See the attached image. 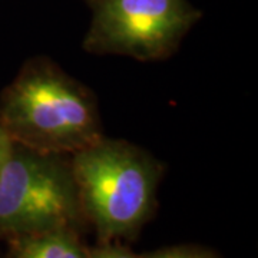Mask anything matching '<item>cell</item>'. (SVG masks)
Listing matches in <instances>:
<instances>
[{
    "label": "cell",
    "instance_id": "52a82bcc",
    "mask_svg": "<svg viewBox=\"0 0 258 258\" xmlns=\"http://www.w3.org/2000/svg\"><path fill=\"white\" fill-rule=\"evenodd\" d=\"M89 252L91 258H145L144 254H137L116 241L99 242V245L89 248Z\"/></svg>",
    "mask_w": 258,
    "mask_h": 258
},
{
    "label": "cell",
    "instance_id": "3957f363",
    "mask_svg": "<svg viewBox=\"0 0 258 258\" xmlns=\"http://www.w3.org/2000/svg\"><path fill=\"white\" fill-rule=\"evenodd\" d=\"M71 155L13 142L0 174V238L86 225Z\"/></svg>",
    "mask_w": 258,
    "mask_h": 258
},
{
    "label": "cell",
    "instance_id": "7a4b0ae2",
    "mask_svg": "<svg viewBox=\"0 0 258 258\" xmlns=\"http://www.w3.org/2000/svg\"><path fill=\"white\" fill-rule=\"evenodd\" d=\"M71 161L83 215L99 242L134 240L155 211L164 164L135 144L105 135Z\"/></svg>",
    "mask_w": 258,
    "mask_h": 258
},
{
    "label": "cell",
    "instance_id": "277c9868",
    "mask_svg": "<svg viewBox=\"0 0 258 258\" xmlns=\"http://www.w3.org/2000/svg\"><path fill=\"white\" fill-rule=\"evenodd\" d=\"M92 19L82 47L93 55L142 62L172 56L203 13L188 0H89Z\"/></svg>",
    "mask_w": 258,
    "mask_h": 258
},
{
    "label": "cell",
    "instance_id": "8992f818",
    "mask_svg": "<svg viewBox=\"0 0 258 258\" xmlns=\"http://www.w3.org/2000/svg\"><path fill=\"white\" fill-rule=\"evenodd\" d=\"M145 258H220L207 248L197 245H174L144 254Z\"/></svg>",
    "mask_w": 258,
    "mask_h": 258
},
{
    "label": "cell",
    "instance_id": "ba28073f",
    "mask_svg": "<svg viewBox=\"0 0 258 258\" xmlns=\"http://www.w3.org/2000/svg\"><path fill=\"white\" fill-rule=\"evenodd\" d=\"M12 147H13V141L10 139L5 128L0 125V174L3 171V166L6 164L8 158H9Z\"/></svg>",
    "mask_w": 258,
    "mask_h": 258
},
{
    "label": "cell",
    "instance_id": "5b68a950",
    "mask_svg": "<svg viewBox=\"0 0 258 258\" xmlns=\"http://www.w3.org/2000/svg\"><path fill=\"white\" fill-rule=\"evenodd\" d=\"M8 258H91L81 231L57 228L8 238Z\"/></svg>",
    "mask_w": 258,
    "mask_h": 258
},
{
    "label": "cell",
    "instance_id": "9c48e42d",
    "mask_svg": "<svg viewBox=\"0 0 258 258\" xmlns=\"http://www.w3.org/2000/svg\"><path fill=\"white\" fill-rule=\"evenodd\" d=\"M0 258H8V255H3V254H0Z\"/></svg>",
    "mask_w": 258,
    "mask_h": 258
},
{
    "label": "cell",
    "instance_id": "6da1fadb",
    "mask_svg": "<svg viewBox=\"0 0 258 258\" xmlns=\"http://www.w3.org/2000/svg\"><path fill=\"white\" fill-rule=\"evenodd\" d=\"M0 125L13 142L72 155L103 137L93 92L47 57H33L0 96Z\"/></svg>",
    "mask_w": 258,
    "mask_h": 258
}]
</instances>
